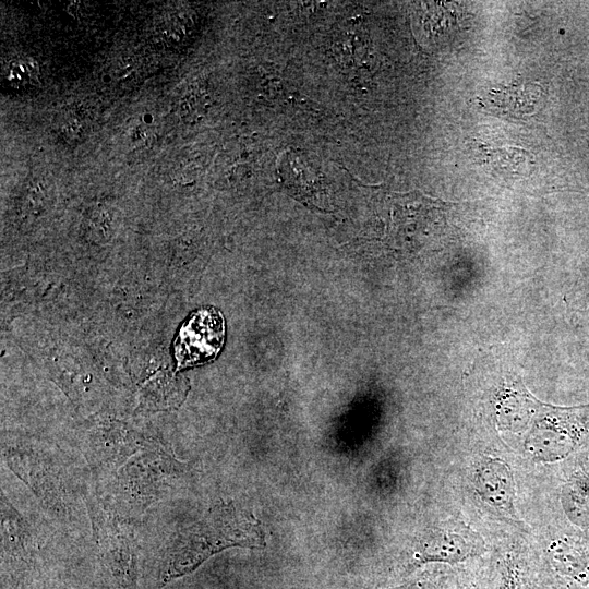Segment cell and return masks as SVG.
I'll use <instances>...</instances> for the list:
<instances>
[{"instance_id":"cell-1","label":"cell","mask_w":589,"mask_h":589,"mask_svg":"<svg viewBox=\"0 0 589 589\" xmlns=\"http://www.w3.org/2000/svg\"><path fill=\"white\" fill-rule=\"evenodd\" d=\"M494 416L497 431L537 461L564 460L589 442V404L566 407L543 402L520 380L498 390Z\"/></svg>"},{"instance_id":"cell-2","label":"cell","mask_w":589,"mask_h":589,"mask_svg":"<svg viewBox=\"0 0 589 589\" xmlns=\"http://www.w3.org/2000/svg\"><path fill=\"white\" fill-rule=\"evenodd\" d=\"M264 545V532L254 516L231 503L217 504L197 521L180 529L165 545L157 564L155 589L192 573L227 548Z\"/></svg>"},{"instance_id":"cell-3","label":"cell","mask_w":589,"mask_h":589,"mask_svg":"<svg viewBox=\"0 0 589 589\" xmlns=\"http://www.w3.org/2000/svg\"><path fill=\"white\" fill-rule=\"evenodd\" d=\"M183 473L171 454L151 445L128 459L115 474L112 492L121 508L142 512L171 494Z\"/></svg>"},{"instance_id":"cell-4","label":"cell","mask_w":589,"mask_h":589,"mask_svg":"<svg viewBox=\"0 0 589 589\" xmlns=\"http://www.w3.org/2000/svg\"><path fill=\"white\" fill-rule=\"evenodd\" d=\"M86 504L100 557L120 589H137L139 557L132 531L98 500L89 496Z\"/></svg>"},{"instance_id":"cell-5","label":"cell","mask_w":589,"mask_h":589,"mask_svg":"<svg viewBox=\"0 0 589 589\" xmlns=\"http://www.w3.org/2000/svg\"><path fill=\"white\" fill-rule=\"evenodd\" d=\"M3 455L11 469L38 498L59 516L67 517L74 500L64 467L47 450L10 447Z\"/></svg>"},{"instance_id":"cell-6","label":"cell","mask_w":589,"mask_h":589,"mask_svg":"<svg viewBox=\"0 0 589 589\" xmlns=\"http://www.w3.org/2000/svg\"><path fill=\"white\" fill-rule=\"evenodd\" d=\"M485 551L483 538L459 520H447L429 529L412 555L413 565L425 563L457 564Z\"/></svg>"},{"instance_id":"cell-7","label":"cell","mask_w":589,"mask_h":589,"mask_svg":"<svg viewBox=\"0 0 589 589\" xmlns=\"http://www.w3.org/2000/svg\"><path fill=\"white\" fill-rule=\"evenodd\" d=\"M225 340V321L214 308H203L183 323L175 340L177 370L213 360Z\"/></svg>"},{"instance_id":"cell-8","label":"cell","mask_w":589,"mask_h":589,"mask_svg":"<svg viewBox=\"0 0 589 589\" xmlns=\"http://www.w3.org/2000/svg\"><path fill=\"white\" fill-rule=\"evenodd\" d=\"M471 482L478 497L488 506L517 520L516 486L510 466L495 456H481L474 464Z\"/></svg>"},{"instance_id":"cell-9","label":"cell","mask_w":589,"mask_h":589,"mask_svg":"<svg viewBox=\"0 0 589 589\" xmlns=\"http://www.w3.org/2000/svg\"><path fill=\"white\" fill-rule=\"evenodd\" d=\"M561 504L568 521L589 534V458L578 459L565 477Z\"/></svg>"},{"instance_id":"cell-10","label":"cell","mask_w":589,"mask_h":589,"mask_svg":"<svg viewBox=\"0 0 589 589\" xmlns=\"http://www.w3.org/2000/svg\"><path fill=\"white\" fill-rule=\"evenodd\" d=\"M1 540L7 556L29 562L33 543L28 526L4 496L1 497Z\"/></svg>"},{"instance_id":"cell-11","label":"cell","mask_w":589,"mask_h":589,"mask_svg":"<svg viewBox=\"0 0 589 589\" xmlns=\"http://www.w3.org/2000/svg\"><path fill=\"white\" fill-rule=\"evenodd\" d=\"M491 103L516 117L533 113L541 99V87L536 84L515 85L490 93Z\"/></svg>"},{"instance_id":"cell-12","label":"cell","mask_w":589,"mask_h":589,"mask_svg":"<svg viewBox=\"0 0 589 589\" xmlns=\"http://www.w3.org/2000/svg\"><path fill=\"white\" fill-rule=\"evenodd\" d=\"M485 154L489 156L493 166L497 168H506L509 171H517L518 167L526 166V158L530 157L527 152L516 147L504 148H486Z\"/></svg>"},{"instance_id":"cell-13","label":"cell","mask_w":589,"mask_h":589,"mask_svg":"<svg viewBox=\"0 0 589 589\" xmlns=\"http://www.w3.org/2000/svg\"><path fill=\"white\" fill-rule=\"evenodd\" d=\"M500 589H522L520 573L513 558L506 562Z\"/></svg>"},{"instance_id":"cell-14","label":"cell","mask_w":589,"mask_h":589,"mask_svg":"<svg viewBox=\"0 0 589 589\" xmlns=\"http://www.w3.org/2000/svg\"><path fill=\"white\" fill-rule=\"evenodd\" d=\"M29 65L31 64L28 62L24 61L23 71L21 72L20 61L12 62L9 71V79H11L13 83H17L20 85L29 84V82H32V80L35 77L33 68Z\"/></svg>"},{"instance_id":"cell-15","label":"cell","mask_w":589,"mask_h":589,"mask_svg":"<svg viewBox=\"0 0 589 589\" xmlns=\"http://www.w3.org/2000/svg\"><path fill=\"white\" fill-rule=\"evenodd\" d=\"M413 589H416V588H413ZM422 589H423V588H422ZM424 589H426V587H425Z\"/></svg>"}]
</instances>
